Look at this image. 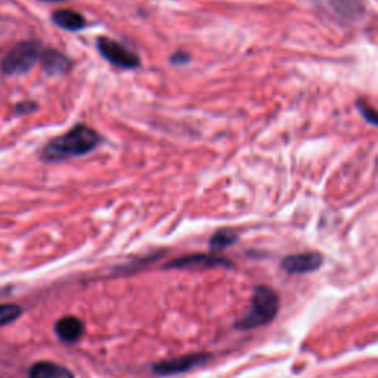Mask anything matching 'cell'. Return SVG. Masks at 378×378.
Instances as JSON below:
<instances>
[{"mask_svg":"<svg viewBox=\"0 0 378 378\" xmlns=\"http://www.w3.org/2000/svg\"><path fill=\"white\" fill-rule=\"evenodd\" d=\"M323 266V256L319 253H300L287 256L281 261V268L291 275L315 272Z\"/></svg>","mask_w":378,"mask_h":378,"instance_id":"6","label":"cell"},{"mask_svg":"<svg viewBox=\"0 0 378 378\" xmlns=\"http://www.w3.org/2000/svg\"><path fill=\"white\" fill-rule=\"evenodd\" d=\"M40 62L44 73L49 76L67 74L71 68V60L56 49H43Z\"/></svg>","mask_w":378,"mask_h":378,"instance_id":"7","label":"cell"},{"mask_svg":"<svg viewBox=\"0 0 378 378\" xmlns=\"http://www.w3.org/2000/svg\"><path fill=\"white\" fill-rule=\"evenodd\" d=\"M34 110H37V104H34L31 101H24L15 107V112L19 114V116H22V114H30Z\"/></svg>","mask_w":378,"mask_h":378,"instance_id":"16","label":"cell"},{"mask_svg":"<svg viewBox=\"0 0 378 378\" xmlns=\"http://www.w3.org/2000/svg\"><path fill=\"white\" fill-rule=\"evenodd\" d=\"M22 313V309L17 304H0V327L14 323Z\"/></svg>","mask_w":378,"mask_h":378,"instance_id":"14","label":"cell"},{"mask_svg":"<svg viewBox=\"0 0 378 378\" xmlns=\"http://www.w3.org/2000/svg\"><path fill=\"white\" fill-rule=\"evenodd\" d=\"M207 361H209L207 353H196V354H188V356L162 361L154 365V370L162 375H173V374L189 371L192 368H197V366L203 365Z\"/></svg>","mask_w":378,"mask_h":378,"instance_id":"5","label":"cell"},{"mask_svg":"<svg viewBox=\"0 0 378 378\" xmlns=\"http://www.w3.org/2000/svg\"><path fill=\"white\" fill-rule=\"evenodd\" d=\"M52 21L55 26L67 31H80L86 27V19L76 10L60 9L52 14Z\"/></svg>","mask_w":378,"mask_h":378,"instance_id":"11","label":"cell"},{"mask_svg":"<svg viewBox=\"0 0 378 378\" xmlns=\"http://www.w3.org/2000/svg\"><path fill=\"white\" fill-rule=\"evenodd\" d=\"M85 325L76 316H65L55 324V333L64 343H76L83 336Z\"/></svg>","mask_w":378,"mask_h":378,"instance_id":"9","label":"cell"},{"mask_svg":"<svg viewBox=\"0 0 378 378\" xmlns=\"http://www.w3.org/2000/svg\"><path fill=\"white\" fill-rule=\"evenodd\" d=\"M280 309V297L266 285H259L255 290L251 307L235 327L238 329H253L269 324L277 316Z\"/></svg>","mask_w":378,"mask_h":378,"instance_id":"2","label":"cell"},{"mask_svg":"<svg viewBox=\"0 0 378 378\" xmlns=\"http://www.w3.org/2000/svg\"><path fill=\"white\" fill-rule=\"evenodd\" d=\"M333 8L343 17H354L362 10L361 0H331Z\"/></svg>","mask_w":378,"mask_h":378,"instance_id":"13","label":"cell"},{"mask_svg":"<svg viewBox=\"0 0 378 378\" xmlns=\"http://www.w3.org/2000/svg\"><path fill=\"white\" fill-rule=\"evenodd\" d=\"M96 48L104 60H107L114 67L123 68V70H136L141 65V58L128 46L112 40L110 37H99Z\"/></svg>","mask_w":378,"mask_h":378,"instance_id":"4","label":"cell"},{"mask_svg":"<svg viewBox=\"0 0 378 378\" xmlns=\"http://www.w3.org/2000/svg\"><path fill=\"white\" fill-rule=\"evenodd\" d=\"M102 144L101 135L86 124H77L71 130L46 144L42 160L46 163H62L95 151Z\"/></svg>","mask_w":378,"mask_h":378,"instance_id":"1","label":"cell"},{"mask_svg":"<svg viewBox=\"0 0 378 378\" xmlns=\"http://www.w3.org/2000/svg\"><path fill=\"white\" fill-rule=\"evenodd\" d=\"M238 235L237 232H234L232 229H221V231H217L212 239H210V248L213 251H221L229 246H232L237 243Z\"/></svg>","mask_w":378,"mask_h":378,"instance_id":"12","label":"cell"},{"mask_svg":"<svg viewBox=\"0 0 378 378\" xmlns=\"http://www.w3.org/2000/svg\"><path fill=\"white\" fill-rule=\"evenodd\" d=\"M30 378H74L73 372L65 368L62 365H58L55 362H37L34 363L30 371H28Z\"/></svg>","mask_w":378,"mask_h":378,"instance_id":"10","label":"cell"},{"mask_svg":"<svg viewBox=\"0 0 378 378\" xmlns=\"http://www.w3.org/2000/svg\"><path fill=\"white\" fill-rule=\"evenodd\" d=\"M356 108H358V111L361 112V116H362L366 121H368V123L372 124V126H377V123H378V120H377V112H375V110L368 104V102L363 101V99H359V101L356 102Z\"/></svg>","mask_w":378,"mask_h":378,"instance_id":"15","label":"cell"},{"mask_svg":"<svg viewBox=\"0 0 378 378\" xmlns=\"http://www.w3.org/2000/svg\"><path fill=\"white\" fill-rule=\"evenodd\" d=\"M188 61H189V55L185 52H176V53H173V56H171V62L178 64V65L187 64Z\"/></svg>","mask_w":378,"mask_h":378,"instance_id":"17","label":"cell"},{"mask_svg":"<svg viewBox=\"0 0 378 378\" xmlns=\"http://www.w3.org/2000/svg\"><path fill=\"white\" fill-rule=\"evenodd\" d=\"M229 265H231V263L227 261V259L216 257V256H212V255H196V256L178 259L173 263H170L169 268H179V269L201 268V269H207V268L229 266Z\"/></svg>","mask_w":378,"mask_h":378,"instance_id":"8","label":"cell"},{"mask_svg":"<svg viewBox=\"0 0 378 378\" xmlns=\"http://www.w3.org/2000/svg\"><path fill=\"white\" fill-rule=\"evenodd\" d=\"M42 2H51V3H58V2H65V0H42Z\"/></svg>","mask_w":378,"mask_h":378,"instance_id":"18","label":"cell"},{"mask_svg":"<svg viewBox=\"0 0 378 378\" xmlns=\"http://www.w3.org/2000/svg\"><path fill=\"white\" fill-rule=\"evenodd\" d=\"M43 46L36 40H26L15 44L0 62V70L5 76H22L40 61Z\"/></svg>","mask_w":378,"mask_h":378,"instance_id":"3","label":"cell"}]
</instances>
